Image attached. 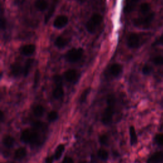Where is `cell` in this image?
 Wrapping results in <instances>:
<instances>
[{"label":"cell","instance_id":"cell-34","mask_svg":"<svg viewBox=\"0 0 163 163\" xmlns=\"http://www.w3.org/2000/svg\"><path fill=\"white\" fill-rule=\"evenodd\" d=\"M7 26V21L5 19H2V21H1V28L3 30L4 29L6 28Z\"/></svg>","mask_w":163,"mask_h":163},{"label":"cell","instance_id":"cell-19","mask_svg":"<svg viewBox=\"0 0 163 163\" xmlns=\"http://www.w3.org/2000/svg\"><path fill=\"white\" fill-rule=\"evenodd\" d=\"M14 142H15V139L12 136H6L3 138V143L4 145H5L6 147H12Z\"/></svg>","mask_w":163,"mask_h":163},{"label":"cell","instance_id":"cell-37","mask_svg":"<svg viewBox=\"0 0 163 163\" xmlns=\"http://www.w3.org/2000/svg\"><path fill=\"white\" fill-rule=\"evenodd\" d=\"M161 107L163 108V98H162V99H161Z\"/></svg>","mask_w":163,"mask_h":163},{"label":"cell","instance_id":"cell-23","mask_svg":"<svg viewBox=\"0 0 163 163\" xmlns=\"http://www.w3.org/2000/svg\"><path fill=\"white\" fill-rule=\"evenodd\" d=\"M64 150V145L63 144H60L57 147L55 152V158L56 159H59L61 157L63 152Z\"/></svg>","mask_w":163,"mask_h":163},{"label":"cell","instance_id":"cell-22","mask_svg":"<svg viewBox=\"0 0 163 163\" xmlns=\"http://www.w3.org/2000/svg\"><path fill=\"white\" fill-rule=\"evenodd\" d=\"M139 0H127V3L126 6V10L127 11V12H130V11H131L137 2H138Z\"/></svg>","mask_w":163,"mask_h":163},{"label":"cell","instance_id":"cell-7","mask_svg":"<svg viewBox=\"0 0 163 163\" xmlns=\"http://www.w3.org/2000/svg\"><path fill=\"white\" fill-rule=\"evenodd\" d=\"M141 38L137 33H131L127 38V45L131 49H137L141 45Z\"/></svg>","mask_w":163,"mask_h":163},{"label":"cell","instance_id":"cell-30","mask_svg":"<svg viewBox=\"0 0 163 163\" xmlns=\"http://www.w3.org/2000/svg\"><path fill=\"white\" fill-rule=\"evenodd\" d=\"M142 72H143V74L148 75V74H150L151 73V72H152V68H151L148 65H145L143 66V68Z\"/></svg>","mask_w":163,"mask_h":163},{"label":"cell","instance_id":"cell-5","mask_svg":"<svg viewBox=\"0 0 163 163\" xmlns=\"http://www.w3.org/2000/svg\"><path fill=\"white\" fill-rule=\"evenodd\" d=\"M84 55V50L82 48H73L69 50L65 55L67 61L76 63L80 61Z\"/></svg>","mask_w":163,"mask_h":163},{"label":"cell","instance_id":"cell-16","mask_svg":"<svg viewBox=\"0 0 163 163\" xmlns=\"http://www.w3.org/2000/svg\"><path fill=\"white\" fill-rule=\"evenodd\" d=\"M23 73V69L19 63H14L11 66V73L14 77H18L21 73Z\"/></svg>","mask_w":163,"mask_h":163},{"label":"cell","instance_id":"cell-20","mask_svg":"<svg viewBox=\"0 0 163 163\" xmlns=\"http://www.w3.org/2000/svg\"><path fill=\"white\" fill-rule=\"evenodd\" d=\"M139 12L141 14H147L151 12L150 4L148 3H143L141 4L140 7H139Z\"/></svg>","mask_w":163,"mask_h":163},{"label":"cell","instance_id":"cell-18","mask_svg":"<svg viewBox=\"0 0 163 163\" xmlns=\"http://www.w3.org/2000/svg\"><path fill=\"white\" fill-rule=\"evenodd\" d=\"M33 63H34V60L32 59H28L25 63V65H24V68H23V74H24V75L26 77L28 75V73H29V71L30 69L33 64Z\"/></svg>","mask_w":163,"mask_h":163},{"label":"cell","instance_id":"cell-11","mask_svg":"<svg viewBox=\"0 0 163 163\" xmlns=\"http://www.w3.org/2000/svg\"><path fill=\"white\" fill-rule=\"evenodd\" d=\"M69 42V39L61 35L55 39L54 44L58 49H64L68 45Z\"/></svg>","mask_w":163,"mask_h":163},{"label":"cell","instance_id":"cell-8","mask_svg":"<svg viewBox=\"0 0 163 163\" xmlns=\"http://www.w3.org/2000/svg\"><path fill=\"white\" fill-rule=\"evenodd\" d=\"M68 23V18L64 15H58L54 21V26L57 29H61L65 27Z\"/></svg>","mask_w":163,"mask_h":163},{"label":"cell","instance_id":"cell-1","mask_svg":"<svg viewBox=\"0 0 163 163\" xmlns=\"http://www.w3.org/2000/svg\"><path fill=\"white\" fill-rule=\"evenodd\" d=\"M108 107L104 110L101 118V121L104 124H109L112 119L114 113V104H115V98L113 95H110L107 99Z\"/></svg>","mask_w":163,"mask_h":163},{"label":"cell","instance_id":"cell-17","mask_svg":"<svg viewBox=\"0 0 163 163\" xmlns=\"http://www.w3.org/2000/svg\"><path fill=\"white\" fill-rule=\"evenodd\" d=\"M26 154H27L26 149L23 147H20L17 149V150L15 151V157L17 159H22L26 157Z\"/></svg>","mask_w":163,"mask_h":163},{"label":"cell","instance_id":"cell-26","mask_svg":"<svg viewBox=\"0 0 163 163\" xmlns=\"http://www.w3.org/2000/svg\"><path fill=\"white\" fill-rule=\"evenodd\" d=\"M152 61L156 65L162 66L163 65V56L157 55L153 58Z\"/></svg>","mask_w":163,"mask_h":163},{"label":"cell","instance_id":"cell-32","mask_svg":"<svg viewBox=\"0 0 163 163\" xmlns=\"http://www.w3.org/2000/svg\"><path fill=\"white\" fill-rule=\"evenodd\" d=\"M163 44V33L161 34V36L158 38L155 42L153 44V46H157V45H162Z\"/></svg>","mask_w":163,"mask_h":163},{"label":"cell","instance_id":"cell-36","mask_svg":"<svg viewBox=\"0 0 163 163\" xmlns=\"http://www.w3.org/2000/svg\"><path fill=\"white\" fill-rule=\"evenodd\" d=\"M3 117H4V114H3V112H1V120H2V121L3 120Z\"/></svg>","mask_w":163,"mask_h":163},{"label":"cell","instance_id":"cell-6","mask_svg":"<svg viewBox=\"0 0 163 163\" xmlns=\"http://www.w3.org/2000/svg\"><path fill=\"white\" fill-rule=\"evenodd\" d=\"M54 80L55 84V87L53 90V96L55 99H60L64 95V90L62 84V78L59 75H55Z\"/></svg>","mask_w":163,"mask_h":163},{"label":"cell","instance_id":"cell-31","mask_svg":"<svg viewBox=\"0 0 163 163\" xmlns=\"http://www.w3.org/2000/svg\"><path fill=\"white\" fill-rule=\"evenodd\" d=\"M89 92H90V89H87L82 93V95H81V97H80V101L82 102H84V101H86V99L87 98V96L88 94L89 93Z\"/></svg>","mask_w":163,"mask_h":163},{"label":"cell","instance_id":"cell-12","mask_svg":"<svg viewBox=\"0 0 163 163\" xmlns=\"http://www.w3.org/2000/svg\"><path fill=\"white\" fill-rule=\"evenodd\" d=\"M110 74L113 77L119 76L122 72V67L118 63H114L112 64L109 68Z\"/></svg>","mask_w":163,"mask_h":163},{"label":"cell","instance_id":"cell-27","mask_svg":"<svg viewBox=\"0 0 163 163\" xmlns=\"http://www.w3.org/2000/svg\"><path fill=\"white\" fill-rule=\"evenodd\" d=\"M155 142L159 145H163V134H158L155 137Z\"/></svg>","mask_w":163,"mask_h":163},{"label":"cell","instance_id":"cell-35","mask_svg":"<svg viewBox=\"0 0 163 163\" xmlns=\"http://www.w3.org/2000/svg\"><path fill=\"white\" fill-rule=\"evenodd\" d=\"M53 160H54L53 157L52 156H50V157H48L46 159L45 162L46 163H52L53 162Z\"/></svg>","mask_w":163,"mask_h":163},{"label":"cell","instance_id":"cell-24","mask_svg":"<svg viewBox=\"0 0 163 163\" xmlns=\"http://www.w3.org/2000/svg\"><path fill=\"white\" fill-rule=\"evenodd\" d=\"M33 112L34 115L37 117H41L43 114L44 108L42 105H37L33 108Z\"/></svg>","mask_w":163,"mask_h":163},{"label":"cell","instance_id":"cell-3","mask_svg":"<svg viewBox=\"0 0 163 163\" xmlns=\"http://www.w3.org/2000/svg\"><path fill=\"white\" fill-rule=\"evenodd\" d=\"M103 22V17L99 14H94L86 24V29L90 33H95Z\"/></svg>","mask_w":163,"mask_h":163},{"label":"cell","instance_id":"cell-29","mask_svg":"<svg viewBox=\"0 0 163 163\" xmlns=\"http://www.w3.org/2000/svg\"><path fill=\"white\" fill-rule=\"evenodd\" d=\"M99 142L102 145H107L108 143V136L107 135L103 134V135L100 136V137L99 138Z\"/></svg>","mask_w":163,"mask_h":163},{"label":"cell","instance_id":"cell-15","mask_svg":"<svg viewBox=\"0 0 163 163\" xmlns=\"http://www.w3.org/2000/svg\"><path fill=\"white\" fill-rule=\"evenodd\" d=\"M78 74L76 70L73 69H68L64 73V77L68 82H74L77 80Z\"/></svg>","mask_w":163,"mask_h":163},{"label":"cell","instance_id":"cell-25","mask_svg":"<svg viewBox=\"0 0 163 163\" xmlns=\"http://www.w3.org/2000/svg\"><path fill=\"white\" fill-rule=\"evenodd\" d=\"M98 155L101 159L103 160H106L108 157V153L104 149H99L98 152Z\"/></svg>","mask_w":163,"mask_h":163},{"label":"cell","instance_id":"cell-38","mask_svg":"<svg viewBox=\"0 0 163 163\" xmlns=\"http://www.w3.org/2000/svg\"><path fill=\"white\" fill-rule=\"evenodd\" d=\"M79 1H80V2H84V0H79Z\"/></svg>","mask_w":163,"mask_h":163},{"label":"cell","instance_id":"cell-4","mask_svg":"<svg viewBox=\"0 0 163 163\" xmlns=\"http://www.w3.org/2000/svg\"><path fill=\"white\" fill-rule=\"evenodd\" d=\"M20 139L22 142L29 143H36L38 139L39 134L36 130H25L22 132Z\"/></svg>","mask_w":163,"mask_h":163},{"label":"cell","instance_id":"cell-10","mask_svg":"<svg viewBox=\"0 0 163 163\" xmlns=\"http://www.w3.org/2000/svg\"><path fill=\"white\" fill-rule=\"evenodd\" d=\"M58 2H59V0H52V4H51L50 8H49L47 13H46V14L44 20H45V24H47L49 21L50 20V19H51V17H52V15H54V14L55 12V10L57 6Z\"/></svg>","mask_w":163,"mask_h":163},{"label":"cell","instance_id":"cell-14","mask_svg":"<svg viewBox=\"0 0 163 163\" xmlns=\"http://www.w3.org/2000/svg\"><path fill=\"white\" fill-rule=\"evenodd\" d=\"M49 3L47 0H36L34 2V7L37 10L40 11H45L48 8Z\"/></svg>","mask_w":163,"mask_h":163},{"label":"cell","instance_id":"cell-28","mask_svg":"<svg viewBox=\"0 0 163 163\" xmlns=\"http://www.w3.org/2000/svg\"><path fill=\"white\" fill-rule=\"evenodd\" d=\"M58 117V114L55 111H52L48 114V119L50 121H54Z\"/></svg>","mask_w":163,"mask_h":163},{"label":"cell","instance_id":"cell-33","mask_svg":"<svg viewBox=\"0 0 163 163\" xmlns=\"http://www.w3.org/2000/svg\"><path fill=\"white\" fill-rule=\"evenodd\" d=\"M63 163H74V161L72 158L69 157H66L64 159Z\"/></svg>","mask_w":163,"mask_h":163},{"label":"cell","instance_id":"cell-2","mask_svg":"<svg viewBox=\"0 0 163 163\" xmlns=\"http://www.w3.org/2000/svg\"><path fill=\"white\" fill-rule=\"evenodd\" d=\"M154 17V14L151 12L147 14H142L141 16L134 20V24L138 28L147 29L150 27Z\"/></svg>","mask_w":163,"mask_h":163},{"label":"cell","instance_id":"cell-13","mask_svg":"<svg viewBox=\"0 0 163 163\" xmlns=\"http://www.w3.org/2000/svg\"><path fill=\"white\" fill-rule=\"evenodd\" d=\"M163 161V152H157L154 153L148 160L147 163H161Z\"/></svg>","mask_w":163,"mask_h":163},{"label":"cell","instance_id":"cell-9","mask_svg":"<svg viewBox=\"0 0 163 163\" xmlns=\"http://www.w3.org/2000/svg\"><path fill=\"white\" fill-rule=\"evenodd\" d=\"M36 51V46L33 44H26L22 46L20 49V53L26 56H29L33 55Z\"/></svg>","mask_w":163,"mask_h":163},{"label":"cell","instance_id":"cell-21","mask_svg":"<svg viewBox=\"0 0 163 163\" xmlns=\"http://www.w3.org/2000/svg\"><path fill=\"white\" fill-rule=\"evenodd\" d=\"M130 134L131 138V143L132 145H135L138 142V138L136 134L135 129L133 126H131L130 128Z\"/></svg>","mask_w":163,"mask_h":163}]
</instances>
